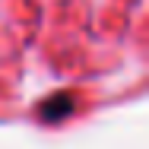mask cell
<instances>
[{
  "instance_id": "6da1fadb",
  "label": "cell",
  "mask_w": 149,
  "mask_h": 149,
  "mask_svg": "<svg viewBox=\"0 0 149 149\" xmlns=\"http://www.w3.org/2000/svg\"><path fill=\"white\" fill-rule=\"evenodd\" d=\"M73 111V98L70 95H51L45 105H41V118H48V120H60V118H67Z\"/></svg>"
}]
</instances>
